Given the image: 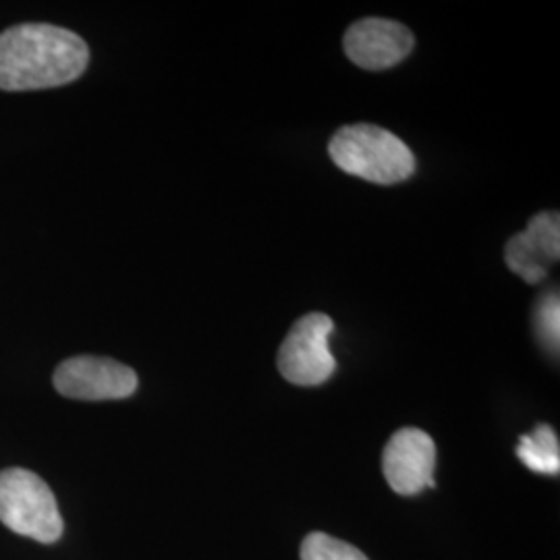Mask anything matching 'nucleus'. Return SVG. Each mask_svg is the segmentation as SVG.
I'll return each mask as SVG.
<instances>
[{
    "mask_svg": "<svg viewBox=\"0 0 560 560\" xmlns=\"http://www.w3.org/2000/svg\"><path fill=\"white\" fill-rule=\"evenodd\" d=\"M90 48L75 32L48 23H21L0 34V90L27 92L78 80Z\"/></svg>",
    "mask_w": 560,
    "mask_h": 560,
    "instance_id": "1",
    "label": "nucleus"
},
{
    "mask_svg": "<svg viewBox=\"0 0 560 560\" xmlns=\"http://www.w3.org/2000/svg\"><path fill=\"white\" fill-rule=\"evenodd\" d=\"M330 159L347 175L393 185L416 173V156L405 141L376 125H347L328 145Z\"/></svg>",
    "mask_w": 560,
    "mask_h": 560,
    "instance_id": "2",
    "label": "nucleus"
},
{
    "mask_svg": "<svg viewBox=\"0 0 560 560\" xmlns=\"http://www.w3.org/2000/svg\"><path fill=\"white\" fill-rule=\"evenodd\" d=\"M0 521L15 534L52 544L62 536L59 504L48 483L27 469L0 471Z\"/></svg>",
    "mask_w": 560,
    "mask_h": 560,
    "instance_id": "3",
    "label": "nucleus"
},
{
    "mask_svg": "<svg viewBox=\"0 0 560 560\" xmlns=\"http://www.w3.org/2000/svg\"><path fill=\"white\" fill-rule=\"evenodd\" d=\"M335 322L326 314H307L295 322L279 351L282 378L298 386H320L328 381L337 360L330 351V335Z\"/></svg>",
    "mask_w": 560,
    "mask_h": 560,
    "instance_id": "4",
    "label": "nucleus"
},
{
    "mask_svg": "<svg viewBox=\"0 0 560 560\" xmlns=\"http://www.w3.org/2000/svg\"><path fill=\"white\" fill-rule=\"evenodd\" d=\"M55 388L69 399H127L138 390V374L119 361L80 355L60 363Z\"/></svg>",
    "mask_w": 560,
    "mask_h": 560,
    "instance_id": "5",
    "label": "nucleus"
},
{
    "mask_svg": "<svg viewBox=\"0 0 560 560\" xmlns=\"http://www.w3.org/2000/svg\"><path fill=\"white\" fill-rule=\"evenodd\" d=\"M436 444L418 428H402L384 448L382 471L390 488L402 497H416L434 488Z\"/></svg>",
    "mask_w": 560,
    "mask_h": 560,
    "instance_id": "6",
    "label": "nucleus"
},
{
    "mask_svg": "<svg viewBox=\"0 0 560 560\" xmlns=\"http://www.w3.org/2000/svg\"><path fill=\"white\" fill-rule=\"evenodd\" d=\"M413 34L397 21L361 20L345 34V52L361 69L382 71L413 50Z\"/></svg>",
    "mask_w": 560,
    "mask_h": 560,
    "instance_id": "7",
    "label": "nucleus"
},
{
    "mask_svg": "<svg viewBox=\"0 0 560 560\" xmlns=\"http://www.w3.org/2000/svg\"><path fill=\"white\" fill-rule=\"evenodd\" d=\"M506 264L525 282L546 279L550 264L559 261L560 221L559 212H540L527 229L515 235L506 245Z\"/></svg>",
    "mask_w": 560,
    "mask_h": 560,
    "instance_id": "8",
    "label": "nucleus"
},
{
    "mask_svg": "<svg viewBox=\"0 0 560 560\" xmlns=\"http://www.w3.org/2000/svg\"><path fill=\"white\" fill-rule=\"evenodd\" d=\"M517 457L525 467L541 476H559L560 444L557 432L540 423L529 434L521 436L517 444Z\"/></svg>",
    "mask_w": 560,
    "mask_h": 560,
    "instance_id": "9",
    "label": "nucleus"
},
{
    "mask_svg": "<svg viewBox=\"0 0 560 560\" xmlns=\"http://www.w3.org/2000/svg\"><path fill=\"white\" fill-rule=\"evenodd\" d=\"M301 560H370L355 546L328 534H310L301 544Z\"/></svg>",
    "mask_w": 560,
    "mask_h": 560,
    "instance_id": "10",
    "label": "nucleus"
},
{
    "mask_svg": "<svg viewBox=\"0 0 560 560\" xmlns=\"http://www.w3.org/2000/svg\"><path fill=\"white\" fill-rule=\"evenodd\" d=\"M534 330L541 345L557 355L560 345V301L557 291L538 301L534 310Z\"/></svg>",
    "mask_w": 560,
    "mask_h": 560,
    "instance_id": "11",
    "label": "nucleus"
}]
</instances>
